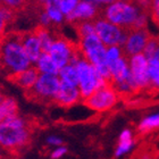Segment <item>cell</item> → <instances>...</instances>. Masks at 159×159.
I'll return each mask as SVG.
<instances>
[{
    "instance_id": "11",
    "label": "cell",
    "mask_w": 159,
    "mask_h": 159,
    "mask_svg": "<svg viewBox=\"0 0 159 159\" xmlns=\"http://www.w3.org/2000/svg\"><path fill=\"white\" fill-rule=\"evenodd\" d=\"M81 99H82V96H81L79 86L60 81L59 89L57 91V94L53 100L58 106L70 108V107H73L74 105H77Z\"/></svg>"
},
{
    "instance_id": "1",
    "label": "cell",
    "mask_w": 159,
    "mask_h": 159,
    "mask_svg": "<svg viewBox=\"0 0 159 159\" xmlns=\"http://www.w3.org/2000/svg\"><path fill=\"white\" fill-rule=\"evenodd\" d=\"M32 65L22 44L20 33L10 32L0 39V67L9 76L26 70Z\"/></svg>"
},
{
    "instance_id": "6",
    "label": "cell",
    "mask_w": 159,
    "mask_h": 159,
    "mask_svg": "<svg viewBox=\"0 0 159 159\" xmlns=\"http://www.w3.org/2000/svg\"><path fill=\"white\" fill-rule=\"evenodd\" d=\"M60 79L58 75L52 74H40L37 82L27 92V96L34 100L42 102L53 101L59 89Z\"/></svg>"
},
{
    "instance_id": "10",
    "label": "cell",
    "mask_w": 159,
    "mask_h": 159,
    "mask_svg": "<svg viewBox=\"0 0 159 159\" xmlns=\"http://www.w3.org/2000/svg\"><path fill=\"white\" fill-rule=\"evenodd\" d=\"M151 34L146 29H131L127 30V39L123 44V52L126 57H131L136 53H142L148 39Z\"/></svg>"
},
{
    "instance_id": "22",
    "label": "cell",
    "mask_w": 159,
    "mask_h": 159,
    "mask_svg": "<svg viewBox=\"0 0 159 159\" xmlns=\"http://www.w3.org/2000/svg\"><path fill=\"white\" fill-rule=\"evenodd\" d=\"M14 13L11 9H8L2 5H0V39L6 34L7 25L13 20Z\"/></svg>"
},
{
    "instance_id": "33",
    "label": "cell",
    "mask_w": 159,
    "mask_h": 159,
    "mask_svg": "<svg viewBox=\"0 0 159 159\" xmlns=\"http://www.w3.org/2000/svg\"><path fill=\"white\" fill-rule=\"evenodd\" d=\"M91 1L96 5H109V3L114 2L115 0H91Z\"/></svg>"
},
{
    "instance_id": "16",
    "label": "cell",
    "mask_w": 159,
    "mask_h": 159,
    "mask_svg": "<svg viewBox=\"0 0 159 159\" xmlns=\"http://www.w3.org/2000/svg\"><path fill=\"white\" fill-rule=\"evenodd\" d=\"M37 70L40 74H52V75H58L59 73V67L55 63V60L51 58L48 52H42V55L39 57V59L34 63Z\"/></svg>"
},
{
    "instance_id": "31",
    "label": "cell",
    "mask_w": 159,
    "mask_h": 159,
    "mask_svg": "<svg viewBox=\"0 0 159 159\" xmlns=\"http://www.w3.org/2000/svg\"><path fill=\"white\" fill-rule=\"evenodd\" d=\"M39 20H40V24H41L42 26L48 27L49 25H51V24H52V22H51V20H50L49 15L47 14V11L44 9H43L41 13H40Z\"/></svg>"
},
{
    "instance_id": "7",
    "label": "cell",
    "mask_w": 159,
    "mask_h": 159,
    "mask_svg": "<svg viewBox=\"0 0 159 159\" xmlns=\"http://www.w3.org/2000/svg\"><path fill=\"white\" fill-rule=\"evenodd\" d=\"M94 31L106 47H123L127 39V30L107 20L106 18H99L94 22Z\"/></svg>"
},
{
    "instance_id": "20",
    "label": "cell",
    "mask_w": 159,
    "mask_h": 159,
    "mask_svg": "<svg viewBox=\"0 0 159 159\" xmlns=\"http://www.w3.org/2000/svg\"><path fill=\"white\" fill-rule=\"evenodd\" d=\"M148 72H149L150 86L148 91L151 92H159V63L155 59H148Z\"/></svg>"
},
{
    "instance_id": "14",
    "label": "cell",
    "mask_w": 159,
    "mask_h": 159,
    "mask_svg": "<svg viewBox=\"0 0 159 159\" xmlns=\"http://www.w3.org/2000/svg\"><path fill=\"white\" fill-rule=\"evenodd\" d=\"M40 73L37 70L35 66H30L26 70H22L20 73L15 74L13 76H9V79L13 81L15 84L22 88L25 91H29L30 89H32V86L35 84L38 77H39Z\"/></svg>"
},
{
    "instance_id": "25",
    "label": "cell",
    "mask_w": 159,
    "mask_h": 159,
    "mask_svg": "<svg viewBox=\"0 0 159 159\" xmlns=\"http://www.w3.org/2000/svg\"><path fill=\"white\" fill-rule=\"evenodd\" d=\"M123 56H124V52H123V48L120 46L106 47V58H107L108 64L119 59V58Z\"/></svg>"
},
{
    "instance_id": "13",
    "label": "cell",
    "mask_w": 159,
    "mask_h": 159,
    "mask_svg": "<svg viewBox=\"0 0 159 159\" xmlns=\"http://www.w3.org/2000/svg\"><path fill=\"white\" fill-rule=\"evenodd\" d=\"M20 38H22V44L24 47L25 52L30 58L31 63L34 64L43 52L42 46H41V42H40L35 31L33 30L31 32L20 33Z\"/></svg>"
},
{
    "instance_id": "36",
    "label": "cell",
    "mask_w": 159,
    "mask_h": 159,
    "mask_svg": "<svg viewBox=\"0 0 159 159\" xmlns=\"http://www.w3.org/2000/svg\"><path fill=\"white\" fill-rule=\"evenodd\" d=\"M3 148L1 146H0V159H2V157H3Z\"/></svg>"
},
{
    "instance_id": "4",
    "label": "cell",
    "mask_w": 159,
    "mask_h": 159,
    "mask_svg": "<svg viewBox=\"0 0 159 159\" xmlns=\"http://www.w3.org/2000/svg\"><path fill=\"white\" fill-rule=\"evenodd\" d=\"M74 64L79 73V89L83 100L91 96L96 90L109 83L100 76L94 66L90 61H88L83 57V55H81Z\"/></svg>"
},
{
    "instance_id": "37",
    "label": "cell",
    "mask_w": 159,
    "mask_h": 159,
    "mask_svg": "<svg viewBox=\"0 0 159 159\" xmlns=\"http://www.w3.org/2000/svg\"><path fill=\"white\" fill-rule=\"evenodd\" d=\"M3 98H5V97H3L2 92H1V91H0V102H1V101H2V99H3Z\"/></svg>"
},
{
    "instance_id": "3",
    "label": "cell",
    "mask_w": 159,
    "mask_h": 159,
    "mask_svg": "<svg viewBox=\"0 0 159 159\" xmlns=\"http://www.w3.org/2000/svg\"><path fill=\"white\" fill-rule=\"evenodd\" d=\"M143 9L139 5H135L131 0H115L114 2L107 5L103 11V16L107 20L116 24L118 26L129 30L133 24L135 23L136 18Z\"/></svg>"
},
{
    "instance_id": "2",
    "label": "cell",
    "mask_w": 159,
    "mask_h": 159,
    "mask_svg": "<svg viewBox=\"0 0 159 159\" xmlns=\"http://www.w3.org/2000/svg\"><path fill=\"white\" fill-rule=\"evenodd\" d=\"M31 131L23 117L14 115L0 122V146L7 151H16L30 142Z\"/></svg>"
},
{
    "instance_id": "39",
    "label": "cell",
    "mask_w": 159,
    "mask_h": 159,
    "mask_svg": "<svg viewBox=\"0 0 159 159\" xmlns=\"http://www.w3.org/2000/svg\"><path fill=\"white\" fill-rule=\"evenodd\" d=\"M0 122H1V120H0Z\"/></svg>"
},
{
    "instance_id": "15",
    "label": "cell",
    "mask_w": 159,
    "mask_h": 159,
    "mask_svg": "<svg viewBox=\"0 0 159 159\" xmlns=\"http://www.w3.org/2000/svg\"><path fill=\"white\" fill-rule=\"evenodd\" d=\"M110 68V83H116L119 81L125 80L126 77L131 74L129 70V57H126L125 55L120 57L119 59L115 60L113 63L109 64Z\"/></svg>"
},
{
    "instance_id": "19",
    "label": "cell",
    "mask_w": 159,
    "mask_h": 159,
    "mask_svg": "<svg viewBox=\"0 0 159 159\" xmlns=\"http://www.w3.org/2000/svg\"><path fill=\"white\" fill-rule=\"evenodd\" d=\"M17 111H18V106L16 100L9 97L3 98L2 101L0 102V120L17 115Z\"/></svg>"
},
{
    "instance_id": "29",
    "label": "cell",
    "mask_w": 159,
    "mask_h": 159,
    "mask_svg": "<svg viewBox=\"0 0 159 159\" xmlns=\"http://www.w3.org/2000/svg\"><path fill=\"white\" fill-rule=\"evenodd\" d=\"M67 153V148L64 147L63 144L58 147H55V149L51 151L50 153V157L52 159H60L61 157H64Z\"/></svg>"
},
{
    "instance_id": "34",
    "label": "cell",
    "mask_w": 159,
    "mask_h": 159,
    "mask_svg": "<svg viewBox=\"0 0 159 159\" xmlns=\"http://www.w3.org/2000/svg\"><path fill=\"white\" fill-rule=\"evenodd\" d=\"M150 59H155L156 61H158V63H159V44H158V47L156 48V50H155V52H153L152 57H151Z\"/></svg>"
},
{
    "instance_id": "17",
    "label": "cell",
    "mask_w": 159,
    "mask_h": 159,
    "mask_svg": "<svg viewBox=\"0 0 159 159\" xmlns=\"http://www.w3.org/2000/svg\"><path fill=\"white\" fill-rule=\"evenodd\" d=\"M157 129H159V113L147 115L138 124V131L141 134H148Z\"/></svg>"
},
{
    "instance_id": "27",
    "label": "cell",
    "mask_w": 159,
    "mask_h": 159,
    "mask_svg": "<svg viewBox=\"0 0 159 159\" xmlns=\"http://www.w3.org/2000/svg\"><path fill=\"white\" fill-rule=\"evenodd\" d=\"M26 1L27 0H0V5H2L8 9H11L13 11H17L23 9Z\"/></svg>"
},
{
    "instance_id": "28",
    "label": "cell",
    "mask_w": 159,
    "mask_h": 159,
    "mask_svg": "<svg viewBox=\"0 0 159 159\" xmlns=\"http://www.w3.org/2000/svg\"><path fill=\"white\" fill-rule=\"evenodd\" d=\"M80 1L81 0H60V9H61L64 15H65V17L73 11L74 8L77 6V3Z\"/></svg>"
},
{
    "instance_id": "21",
    "label": "cell",
    "mask_w": 159,
    "mask_h": 159,
    "mask_svg": "<svg viewBox=\"0 0 159 159\" xmlns=\"http://www.w3.org/2000/svg\"><path fill=\"white\" fill-rule=\"evenodd\" d=\"M34 31H35V33H37L38 38H39L40 42H41L43 52H48L51 44H52L53 40H55L52 37V34H51V32L48 30V27L42 26V25H40V26L37 27Z\"/></svg>"
},
{
    "instance_id": "5",
    "label": "cell",
    "mask_w": 159,
    "mask_h": 159,
    "mask_svg": "<svg viewBox=\"0 0 159 159\" xmlns=\"http://www.w3.org/2000/svg\"><path fill=\"white\" fill-rule=\"evenodd\" d=\"M119 97L120 96L111 85V83H108L84 99V103L94 113H105L116 106Z\"/></svg>"
},
{
    "instance_id": "23",
    "label": "cell",
    "mask_w": 159,
    "mask_h": 159,
    "mask_svg": "<svg viewBox=\"0 0 159 159\" xmlns=\"http://www.w3.org/2000/svg\"><path fill=\"white\" fill-rule=\"evenodd\" d=\"M43 9L49 15L52 24H61L64 22L65 15L60 9L59 5H47V6H43Z\"/></svg>"
},
{
    "instance_id": "32",
    "label": "cell",
    "mask_w": 159,
    "mask_h": 159,
    "mask_svg": "<svg viewBox=\"0 0 159 159\" xmlns=\"http://www.w3.org/2000/svg\"><path fill=\"white\" fill-rule=\"evenodd\" d=\"M47 143L51 147H58L63 144V140L57 135H50L47 138Z\"/></svg>"
},
{
    "instance_id": "18",
    "label": "cell",
    "mask_w": 159,
    "mask_h": 159,
    "mask_svg": "<svg viewBox=\"0 0 159 159\" xmlns=\"http://www.w3.org/2000/svg\"><path fill=\"white\" fill-rule=\"evenodd\" d=\"M60 81L64 83H68L72 85L79 86V73H77V68L75 64H67L66 66L61 67L58 73Z\"/></svg>"
},
{
    "instance_id": "30",
    "label": "cell",
    "mask_w": 159,
    "mask_h": 159,
    "mask_svg": "<svg viewBox=\"0 0 159 159\" xmlns=\"http://www.w3.org/2000/svg\"><path fill=\"white\" fill-rule=\"evenodd\" d=\"M151 17L155 24L159 26V0H153L152 7H151Z\"/></svg>"
},
{
    "instance_id": "26",
    "label": "cell",
    "mask_w": 159,
    "mask_h": 159,
    "mask_svg": "<svg viewBox=\"0 0 159 159\" xmlns=\"http://www.w3.org/2000/svg\"><path fill=\"white\" fill-rule=\"evenodd\" d=\"M76 26H77V32H79L80 38L96 33V31H94V22H91V20H82V22H79V24H77Z\"/></svg>"
},
{
    "instance_id": "8",
    "label": "cell",
    "mask_w": 159,
    "mask_h": 159,
    "mask_svg": "<svg viewBox=\"0 0 159 159\" xmlns=\"http://www.w3.org/2000/svg\"><path fill=\"white\" fill-rule=\"evenodd\" d=\"M48 53L55 60V63L58 65L59 68L66 66L70 63L74 64L82 55L80 51V48L73 46L70 41L61 38L53 40Z\"/></svg>"
},
{
    "instance_id": "24",
    "label": "cell",
    "mask_w": 159,
    "mask_h": 159,
    "mask_svg": "<svg viewBox=\"0 0 159 159\" xmlns=\"http://www.w3.org/2000/svg\"><path fill=\"white\" fill-rule=\"evenodd\" d=\"M134 139L133 140H118V144H117L116 149H115V157L120 158L127 155L129 152L132 151L134 148Z\"/></svg>"
},
{
    "instance_id": "9",
    "label": "cell",
    "mask_w": 159,
    "mask_h": 159,
    "mask_svg": "<svg viewBox=\"0 0 159 159\" xmlns=\"http://www.w3.org/2000/svg\"><path fill=\"white\" fill-rule=\"evenodd\" d=\"M129 64L131 74L139 91L149 90L150 79L149 72H148L149 61H148V58L144 56V53H136L129 57Z\"/></svg>"
},
{
    "instance_id": "38",
    "label": "cell",
    "mask_w": 159,
    "mask_h": 159,
    "mask_svg": "<svg viewBox=\"0 0 159 159\" xmlns=\"http://www.w3.org/2000/svg\"><path fill=\"white\" fill-rule=\"evenodd\" d=\"M157 159H159V153H158V156H157Z\"/></svg>"
},
{
    "instance_id": "12",
    "label": "cell",
    "mask_w": 159,
    "mask_h": 159,
    "mask_svg": "<svg viewBox=\"0 0 159 159\" xmlns=\"http://www.w3.org/2000/svg\"><path fill=\"white\" fill-rule=\"evenodd\" d=\"M97 5L91 0H81L72 13L66 16V20L70 23H79L82 20H91L97 15Z\"/></svg>"
},
{
    "instance_id": "40",
    "label": "cell",
    "mask_w": 159,
    "mask_h": 159,
    "mask_svg": "<svg viewBox=\"0 0 159 159\" xmlns=\"http://www.w3.org/2000/svg\"><path fill=\"white\" fill-rule=\"evenodd\" d=\"M135 1H136V0H135Z\"/></svg>"
},
{
    "instance_id": "35",
    "label": "cell",
    "mask_w": 159,
    "mask_h": 159,
    "mask_svg": "<svg viewBox=\"0 0 159 159\" xmlns=\"http://www.w3.org/2000/svg\"><path fill=\"white\" fill-rule=\"evenodd\" d=\"M140 159H153V156L150 152H143Z\"/></svg>"
}]
</instances>
